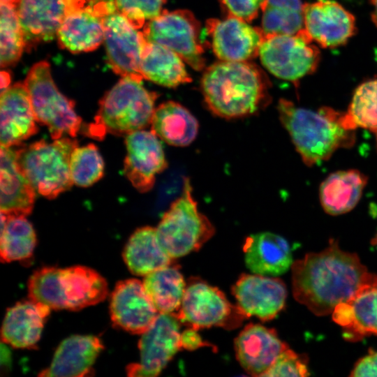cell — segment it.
I'll return each instance as SVG.
<instances>
[{
	"instance_id": "cell-1",
	"label": "cell",
	"mask_w": 377,
	"mask_h": 377,
	"mask_svg": "<svg viewBox=\"0 0 377 377\" xmlns=\"http://www.w3.org/2000/svg\"><path fill=\"white\" fill-rule=\"evenodd\" d=\"M294 298L318 316L332 313L367 288L377 285L357 254L343 251L335 239L317 253H306L291 266Z\"/></svg>"
},
{
	"instance_id": "cell-2",
	"label": "cell",
	"mask_w": 377,
	"mask_h": 377,
	"mask_svg": "<svg viewBox=\"0 0 377 377\" xmlns=\"http://www.w3.org/2000/svg\"><path fill=\"white\" fill-rule=\"evenodd\" d=\"M270 82L265 73L249 61H220L207 67L201 89L208 109L226 119L257 113L269 103Z\"/></svg>"
},
{
	"instance_id": "cell-3",
	"label": "cell",
	"mask_w": 377,
	"mask_h": 377,
	"mask_svg": "<svg viewBox=\"0 0 377 377\" xmlns=\"http://www.w3.org/2000/svg\"><path fill=\"white\" fill-rule=\"evenodd\" d=\"M277 109L282 125L308 166L330 158L338 149L349 148L355 142V130L346 125L344 113L329 107L314 111L283 98Z\"/></svg>"
},
{
	"instance_id": "cell-4",
	"label": "cell",
	"mask_w": 377,
	"mask_h": 377,
	"mask_svg": "<svg viewBox=\"0 0 377 377\" xmlns=\"http://www.w3.org/2000/svg\"><path fill=\"white\" fill-rule=\"evenodd\" d=\"M28 293L51 310L78 311L103 302L108 286L99 273L86 266L43 267L30 276Z\"/></svg>"
},
{
	"instance_id": "cell-5",
	"label": "cell",
	"mask_w": 377,
	"mask_h": 377,
	"mask_svg": "<svg viewBox=\"0 0 377 377\" xmlns=\"http://www.w3.org/2000/svg\"><path fill=\"white\" fill-rule=\"evenodd\" d=\"M142 81L123 77L99 102L87 135L102 140L106 134L128 135L151 124L158 94L146 89Z\"/></svg>"
},
{
	"instance_id": "cell-6",
	"label": "cell",
	"mask_w": 377,
	"mask_h": 377,
	"mask_svg": "<svg viewBox=\"0 0 377 377\" xmlns=\"http://www.w3.org/2000/svg\"><path fill=\"white\" fill-rule=\"evenodd\" d=\"M77 146V141L69 138L61 137L52 142L40 140L27 147H18L17 163L36 191L54 199L73 184L70 161Z\"/></svg>"
},
{
	"instance_id": "cell-7",
	"label": "cell",
	"mask_w": 377,
	"mask_h": 377,
	"mask_svg": "<svg viewBox=\"0 0 377 377\" xmlns=\"http://www.w3.org/2000/svg\"><path fill=\"white\" fill-rule=\"evenodd\" d=\"M156 231L161 245L172 259L199 250L214 235V226L198 210L189 179H184L182 195L163 214Z\"/></svg>"
},
{
	"instance_id": "cell-8",
	"label": "cell",
	"mask_w": 377,
	"mask_h": 377,
	"mask_svg": "<svg viewBox=\"0 0 377 377\" xmlns=\"http://www.w3.org/2000/svg\"><path fill=\"white\" fill-rule=\"evenodd\" d=\"M29 93L37 122L48 128L53 140L64 134L75 137L82 119L74 110L75 103L64 96L52 79L45 61L35 64L24 81Z\"/></svg>"
},
{
	"instance_id": "cell-9",
	"label": "cell",
	"mask_w": 377,
	"mask_h": 377,
	"mask_svg": "<svg viewBox=\"0 0 377 377\" xmlns=\"http://www.w3.org/2000/svg\"><path fill=\"white\" fill-rule=\"evenodd\" d=\"M173 314L181 323L197 330L212 327L230 330L248 318L221 290L197 277L186 282L180 308Z\"/></svg>"
},
{
	"instance_id": "cell-10",
	"label": "cell",
	"mask_w": 377,
	"mask_h": 377,
	"mask_svg": "<svg viewBox=\"0 0 377 377\" xmlns=\"http://www.w3.org/2000/svg\"><path fill=\"white\" fill-rule=\"evenodd\" d=\"M304 29L293 35L265 36L258 56L272 74L296 85L318 66L320 53Z\"/></svg>"
},
{
	"instance_id": "cell-11",
	"label": "cell",
	"mask_w": 377,
	"mask_h": 377,
	"mask_svg": "<svg viewBox=\"0 0 377 377\" xmlns=\"http://www.w3.org/2000/svg\"><path fill=\"white\" fill-rule=\"evenodd\" d=\"M142 32L147 41L172 50L194 70L205 68L201 25L190 10H163L145 24Z\"/></svg>"
},
{
	"instance_id": "cell-12",
	"label": "cell",
	"mask_w": 377,
	"mask_h": 377,
	"mask_svg": "<svg viewBox=\"0 0 377 377\" xmlns=\"http://www.w3.org/2000/svg\"><path fill=\"white\" fill-rule=\"evenodd\" d=\"M180 321L173 313H158L138 343L140 361L129 364V376H158L182 348Z\"/></svg>"
},
{
	"instance_id": "cell-13",
	"label": "cell",
	"mask_w": 377,
	"mask_h": 377,
	"mask_svg": "<svg viewBox=\"0 0 377 377\" xmlns=\"http://www.w3.org/2000/svg\"><path fill=\"white\" fill-rule=\"evenodd\" d=\"M103 27L108 61L112 71L122 77L142 81L140 63L147 42L143 32L117 11L103 18Z\"/></svg>"
},
{
	"instance_id": "cell-14",
	"label": "cell",
	"mask_w": 377,
	"mask_h": 377,
	"mask_svg": "<svg viewBox=\"0 0 377 377\" xmlns=\"http://www.w3.org/2000/svg\"><path fill=\"white\" fill-rule=\"evenodd\" d=\"M205 31L214 54L221 61H242L256 57L265 36L261 28L231 16L207 20Z\"/></svg>"
},
{
	"instance_id": "cell-15",
	"label": "cell",
	"mask_w": 377,
	"mask_h": 377,
	"mask_svg": "<svg viewBox=\"0 0 377 377\" xmlns=\"http://www.w3.org/2000/svg\"><path fill=\"white\" fill-rule=\"evenodd\" d=\"M126 156L124 173L140 193L149 191L156 175L168 166L159 138L151 130L144 129L126 135Z\"/></svg>"
},
{
	"instance_id": "cell-16",
	"label": "cell",
	"mask_w": 377,
	"mask_h": 377,
	"mask_svg": "<svg viewBox=\"0 0 377 377\" xmlns=\"http://www.w3.org/2000/svg\"><path fill=\"white\" fill-rule=\"evenodd\" d=\"M113 325L134 334H142L154 323L158 312L143 282L128 279L117 283L110 297Z\"/></svg>"
},
{
	"instance_id": "cell-17",
	"label": "cell",
	"mask_w": 377,
	"mask_h": 377,
	"mask_svg": "<svg viewBox=\"0 0 377 377\" xmlns=\"http://www.w3.org/2000/svg\"><path fill=\"white\" fill-rule=\"evenodd\" d=\"M237 305L246 316L262 321L274 319L284 308L287 289L283 281L258 274H243L232 287Z\"/></svg>"
},
{
	"instance_id": "cell-18",
	"label": "cell",
	"mask_w": 377,
	"mask_h": 377,
	"mask_svg": "<svg viewBox=\"0 0 377 377\" xmlns=\"http://www.w3.org/2000/svg\"><path fill=\"white\" fill-rule=\"evenodd\" d=\"M304 29L313 41L325 48L345 45L355 34L352 13L332 0H319L303 5Z\"/></svg>"
},
{
	"instance_id": "cell-19",
	"label": "cell",
	"mask_w": 377,
	"mask_h": 377,
	"mask_svg": "<svg viewBox=\"0 0 377 377\" xmlns=\"http://www.w3.org/2000/svg\"><path fill=\"white\" fill-rule=\"evenodd\" d=\"M234 348L244 371L253 376H263L288 346L274 329L249 323L235 338Z\"/></svg>"
},
{
	"instance_id": "cell-20",
	"label": "cell",
	"mask_w": 377,
	"mask_h": 377,
	"mask_svg": "<svg viewBox=\"0 0 377 377\" xmlns=\"http://www.w3.org/2000/svg\"><path fill=\"white\" fill-rule=\"evenodd\" d=\"M31 97L24 83L17 82L1 93V146L12 147L38 132Z\"/></svg>"
},
{
	"instance_id": "cell-21",
	"label": "cell",
	"mask_w": 377,
	"mask_h": 377,
	"mask_svg": "<svg viewBox=\"0 0 377 377\" xmlns=\"http://www.w3.org/2000/svg\"><path fill=\"white\" fill-rule=\"evenodd\" d=\"M101 340L92 335H73L57 347L49 367L39 376L83 377L92 376L93 366L103 349Z\"/></svg>"
},
{
	"instance_id": "cell-22",
	"label": "cell",
	"mask_w": 377,
	"mask_h": 377,
	"mask_svg": "<svg viewBox=\"0 0 377 377\" xmlns=\"http://www.w3.org/2000/svg\"><path fill=\"white\" fill-rule=\"evenodd\" d=\"M1 146L0 209L6 215L27 216L32 212L36 190L20 170L17 147Z\"/></svg>"
},
{
	"instance_id": "cell-23",
	"label": "cell",
	"mask_w": 377,
	"mask_h": 377,
	"mask_svg": "<svg viewBox=\"0 0 377 377\" xmlns=\"http://www.w3.org/2000/svg\"><path fill=\"white\" fill-rule=\"evenodd\" d=\"M243 251L246 266L253 274L279 276L291 268L293 263L288 241L270 232L248 236L244 243Z\"/></svg>"
},
{
	"instance_id": "cell-24",
	"label": "cell",
	"mask_w": 377,
	"mask_h": 377,
	"mask_svg": "<svg viewBox=\"0 0 377 377\" xmlns=\"http://www.w3.org/2000/svg\"><path fill=\"white\" fill-rule=\"evenodd\" d=\"M51 309L31 299L17 302L7 309L1 336L15 348H32L39 341Z\"/></svg>"
},
{
	"instance_id": "cell-25",
	"label": "cell",
	"mask_w": 377,
	"mask_h": 377,
	"mask_svg": "<svg viewBox=\"0 0 377 377\" xmlns=\"http://www.w3.org/2000/svg\"><path fill=\"white\" fill-rule=\"evenodd\" d=\"M17 13L28 51L57 36L65 5L63 0H20Z\"/></svg>"
},
{
	"instance_id": "cell-26",
	"label": "cell",
	"mask_w": 377,
	"mask_h": 377,
	"mask_svg": "<svg viewBox=\"0 0 377 377\" xmlns=\"http://www.w3.org/2000/svg\"><path fill=\"white\" fill-rule=\"evenodd\" d=\"M332 316L342 327L343 336L348 341L377 336V285L363 289L349 300L338 304Z\"/></svg>"
},
{
	"instance_id": "cell-27",
	"label": "cell",
	"mask_w": 377,
	"mask_h": 377,
	"mask_svg": "<svg viewBox=\"0 0 377 377\" xmlns=\"http://www.w3.org/2000/svg\"><path fill=\"white\" fill-rule=\"evenodd\" d=\"M368 177L357 170L334 172L321 183L319 198L324 211L339 215L352 210L360 200Z\"/></svg>"
},
{
	"instance_id": "cell-28",
	"label": "cell",
	"mask_w": 377,
	"mask_h": 377,
	"mask_svg": "<svg viewBox=\"0 0 377 377\" xmlns=\"http://www.w3.org/2000/svg\"><path fill=\"white\" fill-rule=\"evenodd\" d=\"M123 258L131 273L144 276L171 265L174 260L161 245L156 228L151 226L135 230L124 246Z\"/></svg>"
},
{
	"instance_id": "cell-29",
	"label": "cell",
	"mask_w": 377,
	"mask_h": 377,
	"mask_svg": "<svg viewBox=\"0 0 377 377\" xmlns=\"http://www.w3.org/2000/svg\"><path fill=\"white\" fill-rule=\"evenodd\" d=\"M151 131L163 141L176 146L189 145L195 139L199 124L196 118L180 103L165 101L155 108Z\"/></svg>"
},
{
	"instance_id": "cell-30",
	"label": "cell",
	"mask_w": 377,
	"mask_h": 377,
	"mask_svg": "<svg viewBox=\"0 0 377 377\" xmlns=\"http://www.w3.org/2000/svg\"><path fill=\"white\" fill-rule=\"evenodd\" d=\"M140 71L144 79L166 87L174 88L192 80L179 55L147 40L142 54Z\"/></svg>"
},
{
	"instance_id": "cell-31",
	"label": "cell",
	"mask_w": 377,
	"mask_h": 377,
	"mask_svg": "<svg viewBox=\"0 0 377 377\" xmlns=\"http://www.w3.org/2000/svg\"><path fill=\"white\" fill-rule=\"evenodd\" d=\"M57 37L60 47L72 53L93 51L104 41L103 18L88 12L65 14Z\"/></svg>"
},
{
	"instance_id": "cell-32",
	"label": "cell",
	"mask_w": 377,
	"mask_h": 377,
	"mask_svg": "<svg viewBox=\"0 0 377 377\" xmlns=\"http://www.w3.org/2000/svg\"><path fill=\"white\" fill-rule=\"evenodd\" d=\"M142 282L158 313L178 311L186 286L178 265L172 263L156 270L145 276Z\"/></svg>"
},
{
	"instance_id": "cell-33",
	"label": "cell",
	"mask_w": 377,
	"mask_h": 377,
	"mask_svg": "<svg viewBox=\"0 0 377 377\" xmlns=\"http://www.w3.org/2000/svg\"><path fill=\"white\" fill-rule=\"evenodd\" d=\"M36 235L25 216L1 212V260L5 263L25 260L31 257Z\"/></svg>"
},
{
	"instance_id": "cell-34",
	"label": "cell",
	"mask_w": 377,
	"mask_h": 377,
	"mask_svg": "<svg viewBox=\"0 0 377 377\" xmlns=\"http://www.w3.org/2000/svg\"><path fill=\"white\" fill-rule=\"evenodd\" d=\"M303 5L301 0H265L261 7L264 34L293 35L303 29Z\"/></svg>"
},
{
	"instance_id": "cell-35",
	"label": "cell",
	"mask_w": 377,
	"mask_h": 377,
	"mask_svg": "<svg viewBox=\"0 0 377 377\" xmlns=\"http://www.w3.org/2000/svg\"><path fill=\"white\" fill-rule=\"evenodd\" d=\"M0 11V64L6 68L20 59L25 43L17 5L1 1Z\"/></svg>"
},
{
	"instance_id": "cell-36",
	"label": "cell",
	"mask_w": 377,
	"mask_h": 377,
	"mask_svg": "<svg viewBox=\"0 0 377 377\" xmlns=\"http://www.w3.org/2000/svg\"><path fill=\"white\" fill-rule=\"evenodd\" d=\"M344 119L350 129L360 127L377 132V79L357 87Z\"/></svg>"
},
{
	"instance_id": "cell-37",
	"label": "cell",
	"mask_w": 377,
	"mask_h": 377,
	"mask_svg": "<svg viewBox=\"0 0 377 377\" xmlns=\"http://www.w3.org/2000/svg\"><path fill=\"white\" fill-rule=\"evenodd\" d=\"M70 170L73 183L81 187L91 186L102 178L104 163L97 147L77 146L71 154Z\"/></svg>"
},
{
	"instance_id": "cell-38",
	"label": "cell",
	"mask_w": 377,
	"mask_h": 377,
	"mask_svg": "<svg viewBox=\"0 0 377 377\" xmlns=\"http://www.w3.org/2000/svg\"><path fill=\"white\" fill-rule=\"evenodd\" d=\"M114 2L117 11L139 29L161 14L166 0H114Z\"/></svg>"
},
{
	"instance_id": "cell-39",
	"label": "cell",
	"mask_w": 377,
	"mask_h": 377,
	"mask_svg": "<svg viewBox=\"0 0 377 377\" xmlns=\"http://www.w3.org/2000/svg\"><path fill=\"white\" fill-rule=\"evenodd\" d=\"M309 375L307 357L295 353L288 347L281 353L263 376L305 377Z\"/></svg>"
},
{
	"instance_id": "cell-40",
	"label": "cell",
	"mask_w": 377,
	"mask_h": 377,
	"mask_svg": "<svg viewBox=\"0 0 377 377\" xmlns=\"http://www.w3.org/2000/svg\"><path fill=\"white\" fill-rule=\"evenodd\" d=\"M226 16L235 17L247 22L258 16L265 0H219Z\"/></svg>"
},
{
	"instance_id": "cell-41",
	"label": "cell",
	"mask_w": 377,
	"mask_h": 377,
	"mask_svg": "<svg viewBox=\"0 0 377 377\" xmlns=\"http://www.w3.org/2000/svg\"><path fill=\"white\" fill-rule=\"evenodd\" d=\"M65 14L75 12H88L99 17L116 12L114 0H63Z\"/></svg>"
},
{
	"instance_id": "cell-42",
	"label": "cell",
	"mask_w": 377,
	"mask_h": 377,
	"mask_svg": "<svg viewBox=\"0 0 377 377\" xmlns=\"http://www.w3.org/2000/svg\"><path fill=\"white\" fill-rule=\"evenodd\" d=\"M350 376H377V351L369 350L367 355L360 359L355 363Z\"/></svg>"
},
{
	"instance_id": "cell-43",
	"label": "cell",
	"mask_w": 377,
	"mask_h": 377,
	"mask_svg": "<svg viewBox=\"0 0 377 377\" xmlns=\"http://www.w3.org/2000/svg\"><path fill=\"white\" fill-rule=\"evenodd\" d=\"M182 348L188 350H196L203 346H213L204 341L197 330L189 327L181 333Z\"/></svg>"
},
{
	"instance_id": "cell-44",
	"label": "cell",
	"mask_w": 377,
	"mask_h": 377,
	"mask_svg": "<svg viewBox=\"0 0 377 377\" xmlns=\"http://www.w3.org/2000/svg\"><path fill=\"white\" fill-rule=\"evenodd\" d=\"M10 75L7 72L2 71L1 73V93L10 87Z\"/></svg>"
},
{
	"instance_id": "cell-45",
	"label": "cell",
	"mask_w": 377,
	"mask_h": 377,
	"mask_svg": "<svg viewBox=\"0 0 377 377\" xmlns=\"http://www.w3.org/2000/svg\"><path fill=\"white\" fill-rule=\"evenodd\" d=\"M370 2L373 6L371 19L375 25L377 27V0H370Z\"/></svg>"
},
{
	"instance_id": "cell-46",
	"label": "cell",
	"mask_w": 377,
	"mask_h": 377,
	"mask_svg": "<svg viewBox=\"0 0 377 377\" xmlns=\"http://www.w3.org/2000/svg\"><path fill=\"white\" fill-rule=\"evenodd\" d=\"M1 1L14 3V4L17 5L20 0H1Z\"/></svg>"
},
{
	"instance_id": "cell-47",
	"label": "cell",
	"mask_w": 377,
	"mask_h": 377,
	"mask_svg": "<svg viewBox=\"0 0 377 377\" xmlns=\"http://www.w3.org/2000/svg\"><path fill=\"white\" fill-rule=\"evenodd\" d=\"M372 244L377 246V232L372 241Z\"/></svg>"
},
{
	"instance_id": "cell-48",
	"label": "cell",
	"mask_w": 377,
	"mask_h": 377,
	"mask_svg": "<svg viewBox=\"0 0 377 377\" xmlns=\"http://www.w3.org/2000/svg\"><path fill=\"white\" fill-rule=\"evenodd\" d=\"M374 55H375V59L377 61V48H375L374 50Z\"/></svg>"
},
{
	"instance_id": "cell-49",
	"label": "cell",
	"mask_w": 377,
	"mask_h": 377,
	"mask_svg": "<svg viewBox=\"0 0 377 377\" xmlns=\"http://www.w3.org/2000/svg\"><path fill=\"white\" fill-rule=\"evenodd\" d=\"M376 140H377V132H376Z\"/></svg>"
}]
</instances>
